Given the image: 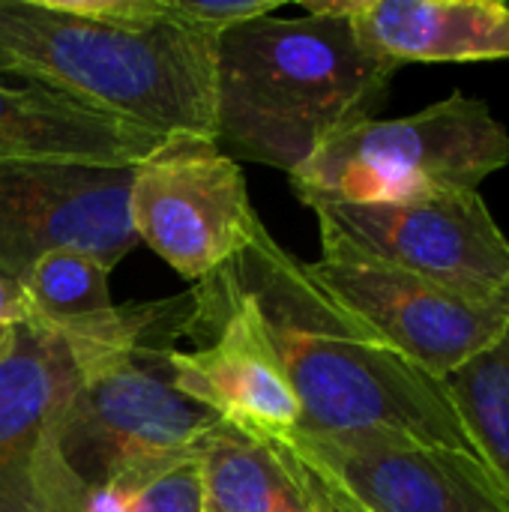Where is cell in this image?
I'll use <instances>...</instances> for the list:
<instances>
[{
    "label": "cell",
    "instance_id": "obj_1",
    "mask_svg": "<svg viewBox=\"0 0 509 512\" xmlns=\"http://www.w3.org/2000/svg\"><path fill=\"white\" fill-rule=\"evenodd\" d=\"M225 270L258 306L300 405V435L393 438L477 456L444 384L333 303L264 222Z\"/></svg>",
    "mask_w": 509,
    "mask_h": 512
},
{
    "label": "cell",
    "instance_id": "obj_2",
    "mask_svg": "<svg viewBox=\"0 0 509 512\" xmlns=\"http://www.w3.org/2000/svg\"><path fill=\"white\" fill-rule=\"evenodd\" d=\"M396 72L345 18H255L216 36L213 138L234 162L294 174L333 135L375 120Z\"/></svg>",
    "mask_w": 509,
    "mask_h": 512
},
{
    "label": "cell",
    "instance_id": "obj_3",
    "mask_svg": "<svg viewBox=\"0 0 509 512\" xmlns=\"http://www.w3.org/2000/svg\"><path fill=\"white\" fill-rule=\"evenodd\" d=\"M3 75L156 135H213L216 36L171 15L114 27L75 18L54 0H0Z\"/></svg>",
    "mask_w": 509,
    "mask_h": 512
},
{
    "label": "cell",
    "instance_id": "obj_4",
    "mask_svg": "<svg viewBox=\"0 0 509 512\" xmlns=\"http://www.w3.org/2000/svg\"><path fill=\"white\" fill-rule=\"evenodd\" d=\"M507 165V126L489 102L453 90L417 114L366 120L333 135L288 180L306 207L390 204L477 192Z\"/></svg>",
    "mask_w": 509,
    "mask_h": 512
},
{
    "label": "cell",
    "instance_id": "obj_5",
    "mask_svg": "<svg viewBox=\"0 0 509 512\" xmlns=\"http://www.w3.org/2000/svg\"><path fill=\"white\" fill-rule=\"evenodd\" d=\"M168 351L141 345L81 372L57 429V459L84 492L102 483L135 489L198 453L222 423L174 387Z\"/></svg>",
    "mask_w": 509,
    "mask_h": 512
},
{
    "label": "cell",
    "instance_id": "obj_6",
    "mask_svg": "<svg viewBox=\"0 0 509 512\" xmlns=\"http://www.w3.org/2000/svg\"><path fill=\"white\" fill-rule=\"evenodd\" d=\"M312 210L321 258H360L477 300H509V240L480 192Z\"/></svg>",
    "mask_w": 509,
    "mask_h": 512
},
{
    "label": "cell",
    "instance_id": "obj_7",
    "mask_svg": "<svg viewBox=\"0 0 509 512\" xmlns=\"http://www.w3.org/2000/svg\"><path fill=\"white\" fill-rule=\"evenodd\" d=\"M129 222L135 240L189 282L231 264L261 225L240 162L198 132L165 135L132 165Z\"/></svg>",
    "mask_w": 509,
    "mask_h": 512
},
{
    "label": "cell",
    "instance_id": "obj_8",
    "mask_svg": "<svg viewBox=\"0 0 509 512\" xmlns=\"http://www.w3.org/2000/svg\"><path fill=\"white\" fill-rule=\"evenodd\" d=\"M306 267L333 303L438 381L495 345L509 324V300H477L384 264L321 258Z\"/></svg>",
    "mask_w": 509,
    "mask_h": 512
},
{
    "label": "cell",
    "instance_id": "obj_9",
    "mask_svg": "<svg viewBox=\"0 0 509 512\" xmlns=\"http://www.w3.org/2000/svg\"><path fill=\"white\" fill-rule=\"evenodd\" d=\"M192 297V333H207L213 339L192 351H168L174 387L243 432L267 438L297 432L300 405L255 300L225 267L210 279L195 282Z\"/></svg>",
    "mask_w": 509,
    "mask_h": 512
},
{
    "label": "cell",
    "instance_id": "obj_10",
    "mask_svg": "<svg viewBox=\"0 0 509 512\" xmlns=\"http://www.w3.org/2000/svg\"><path fill=\"white\" fill-rule=\"evenodd\" d=\"M132 168L0 162V270L21 279L54 249H81L114 270L135 246Z\"/></svg>",
    "mask_w": 509,
    "mask_h": 512
},
{
    "label": "cell",
    "instance_id": "obj_11",
    "mask_svg": "<svg viewBox=\"0 0 509 512\" xmlns=\"http://www.w3.org/2000/svg\"><path fill=\"white\" fill-rule=\"evenodd\" d=\"M81 363L51 330L21 321L0 354V512H78L84 489L57 459V429Z\"/></svg>",
    "mask_w": 509,
    "mask_h": 512
},
{
    "label": "cell",
    "instance_id": "obj_12",
    "mask_svg": "<svg viewBox=\"0 0 509 512\" xmlns=\"http://www.w3.org/2000/svg\"><path fill=\"white\" fill-rule=\"evenodd\" d=\"M369 512H509L483 459L393 438L279 435Z\"/></svg>",
    "mask_w": 509,
    "mask_h": 512
},
{
    "label": "cell",
    "instance_id": "obj_13",
    "mask_svg": "<svg viewBox=\"0 0 509 512\" xmlns=\"http://www.w3.org/2000/svg\"><path fill=\"white\" fill-rule=\"evenodd\" d=\"M306 15L345 18L396 69L405 63L509 60V6L498 0H300Z\"/></svg>",
    "mask_w": 509,
    "mask_h": 512
},
{
    "label": "cell",
    "instance_id": "obj_14",
    "mask_svg": "<svg viewBox=\"0 0 509 512\" xmlns=\"http://www.w3.org/2000/svg\"><path fill=\"white\" fill-rule=\"evenodd\" d=\"M165 135L93 111L39 84L0 78V162H66L132 168Z\"/></svg>",
    "mask_w": 509,
    "mask_h": 512
},
{
    "label": "cell",
    "instance_id": "obj_15",
    "mask_svg": "<svg viewBox=\"0 0 509 512\" xmlns=\"http://www.w3.org/2000/svg\"><path fill=\"white\" fill-rule=\"evenodd\" d=\"M204 512H324L282 438L219 423L198 447Z\"/></svg>",
    "mask_w": 509,
    "mask_h": 512
},
{
    "label": "cell",
    "instance_id": "obj_16",
    "mask_svg": "<svg viewBox=\"0 0 509 512\" xmlns=\"http://www.w3.org/2000/svg\"><path fill=\"white\" fill-rule=\"evenodd\" d=\"M441 384L477 456L509 495V324L495 345L450 372Z\"/></svg>",
    "mask_w": 509,
    "mask_h": 512
},
{
    "label": "cell",
    "instance_id": "obj_17",
    "mask_svg": "<svg viewBox=\"0 0 509 512\" xmlns=\"http://www.w3.org/2000/svg\"><path fill=\"white\" fill-rule=\"evenodd\" d=\"M129 512H204V474L198 453L177 459L129 489Z\"/></svg>",
    "mask_w": 509,
    "mask_h": 512
},
{
    "label": "cell",
    "instance_id": "obj_18",
    "mask_svg": "<svg viewBox=\"0 0 509 512\" xmlns=\"http://www.w3.org/2000/svg\"><path fill=\"white\" fill-rule=\"evenodd\" d=\"M168 15L180 24L219 36L231 27L273 15L282 0H165Z\"/></svg>",
    "mask_w": 509,
    "mask_h": 512
},
{
    "label": "cell",
    "instance_id": "obj_19",
    "mask_svg": "<svg viewBox=\"0 0 509 512\" xmlns=\"http://www.w3.org/2000/svg\"><path fill=\"white\" fill-rule=\"evenodd\" d=\"M57 9L114 27H150L168 15L165 0H54Z\"/></svg>",
    "mask_w": 509,
    "mask_h": 512
},
{
    "label": "cell",
    "instance_id": "obj_20",
    "mask_svg": "<svg viewBox=\"0 0 509 512\" xmlns=\"http://www.w3.org/2000/svg\"><path fill=\"white\" fill-rule=\"evenodd\" d=\"M294 450V447H291ZM294 456L300 459V468H303V474H306V483H309V489H312V495H315V501H318V507L324 512H369L363 510L357 501H351L327 474H321L312 462H306L297 450H294Z\"/></svg>",
    "mask_w": 509,
    "mask_h": 512
},
{
    "label": "cell",
    "instance_id": "obj_21",
    "mask_svg": "<svg viewBox=\"0 0 509 512\" xmlns=\"http://www.w3.org/2000/svg\"><path fill=\"white\" fill-rule=\"evenodd\" d=\"M78 512H129V489H123L117 483L90 486L81 495Z\"/></svg>",
    "mask_w": 509,
    "mask_h": 512
},
{
    "label": "cell",
    "instance_id": "obj_22",
    "mask_svg": "<svg viewBox=\"0 0 509 512\" xmlns=\"http://www.w3.org/2000/svg\"><path fill=\"white\" fill-rule=\"evenodd\" d=\"M21 321H27V303H24L21 285L18 279L0 270V327H15Z\"/></svg>",
    "mask_w": 509,
    "mask_h": 512
},
{
    "label": "cell",
    "instance_id": "obj_23",
    "mask_svg": "<svg viewBox=\"0 0 509 512\" xmlns=\"http://www.w3.org/2000/svg\"><path fill=\"white\" fill-rule=\"evenodd\" d=\"M9 336H12V327H0V354H3V348L9 342Z\"/></svg>",
    "mask_w": 509,
    "mask_h": 512
}]
</instances>
